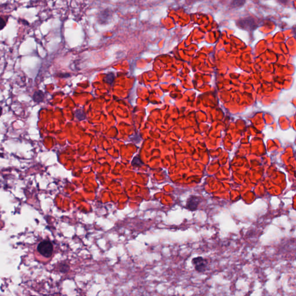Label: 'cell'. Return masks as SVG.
Wrapping results in <instances>:
<instances>
[{
	"label": "cell",
	"instance_id": "1",
	"mask_svg": "<svg viewBox=\"0 0 296 296\" xmlns=\"http://www.w3.org/2000/svg\"><path fill=\"white\" fill-rule=\"evenodd\" d=\"M37 250L39 254L45 258L49 259L53 254V245L49 241L45 240L38 245Z\"/></svg>",
	"mask_w": 296,
	"mask_h": 296
},
{
	"label": "cell",
	"instance_id": "10",
	"mask_svg": "<svg viewBox=\"0 0 296 296\" xmlns=\"http://www.w3.org/2000/svg\"><path fill=\"white\" fill-rule=\"evenodd\" d=\"M131 164H132V165L134 167H141L143 165V163H142L141 160L137 156H136L134 158Z\"/></svg>",
	"mask_w": 296,
	"mask_h": 296
},
{
	"label": "cell",
	"instance_id": "4",
	"mask_svg": "<svg viewBox=\"0 0 296 296\" xmlns=\"http://www.w3.org/2000/svg\"><path fill=\"white\" fill-rule=\"evenodd\" d=\"M200 198L196 196H191L187 200L186 207L191 211H194L198 209L201 203Z\"/></svg>",
	"mask_w": 296,
	"mask_h": 296
},
{
	"label": "cell",
	"instance_id": "2",
	"mask_svg": "<svg viewBox=\"0 0 296 296\" xmlns=\"http://www.w3.org/2000/svg\"><path fill=\"white\" fill-rule=\"evenodd\" d=\"M192 264L198 272L203 273L209 268L208 260L201 256H198L192 259Z\"/></svg>",
	"mask_w": 296,
	"mask_h": 296
},
{
	"label": "cell",
	"instance_id": "3",
	"mask_svg": "<svg viewBox=\"0 0 296 296\" xmlns=\"http://www.w3.org/2000/svg\"><path fill=\"white\" fill-rule=\"evenodd\" d=\"M237 25L239 28L248 31H253L257 28V23L253 18L246 17L241 19L237 22Z\"/></svg>",
	"mask_w": 296,
	"mask_h": 296
},
{
	"label": "cell",
	"instance_id": "11",
	"mask_svg": "<svg viewBox=\"0 0 296 296\" xmlns=\"http://www.w3.org/2000/svg\"><path fill=\"white\" fill-rule=\"evenodd\" d=\"M5 21L3 19L2 17H1L0 18V28H1V30H2L4 28L5 25Z\"/></svg>",
	"mask_w": 296,
	"mask_h": 296
},
{
	"label": "cell",
	"instance_id": "7",
	"mask_svg": "<svg viewBox=\"0 0 296 296\" xmlns=\"http://www.w3.org/2000/svg\"><path fill=\"white\" fill-rule=\"evenodd\" d=\"M75 116L80 121L84 120L86 118V115L82 109H78L75 113Z\"/></svg>",
	"mask_w": 296,
	"mask_h": 296
},
{
	"label": "cell",
	"instance_id": "8",
	"mask_svg": "<svg viewBox=\"0 0 296 296\" xmlns=\"http://www.w3.org/2000/svg\"><path fill=\"white\" fill-rule=\"evenodd\" d=\"M246 0H233L231 6L233 8H239L245 4Z\"/></svg>",
	"mask_w": 296,
	"mask_h": 296
},
{
	"label": "cell",
	"instance_id": "5",
	"mask_svg": "<svg viewBox=\"0 0 296 296\" xmlns=\"http://www.w3.org/2000/svg\"><path fill=\"white\" fill-rule=\"evenodd\" d=\"M112 14L111 11L108 9L101 11L100 13H98V22L102 25L108 24L112 17Z\"/></svg>",
	"mask_w": 296,
	"mask_h": 296
},
{
	"label": "cell",
	"instance_id": "9",
	"mask_svg": "<svg viewBox=\"0 0 296 296\" xmlns=\"http://www.w3.org/2000/svg\"><path fill=\"white\" fill-rule=\"evenodd\" d=\"M115 80V75L113 73H109L105 76L104 81L107 84H112Z\"/></svg>",
	"mask_w": 296,
	"mask_h": 296
},
{
	"label": "cell",
	"instance_id": "6",
	"mask_svg": "<svg viewBox=\"0 0 296 296\" xmlns=\"http://www.w3.org/2000/svg\"><path fill=\"white\" fill-rule=\"evenodd\" d=\"M44 97H45V95L43 93L41 90H38L34 93L33 96V99L35 102L40 103L44 99Z\"/></svg>",
	"mask_w": 296,
	"mask_h": 296
}]
</instances>
